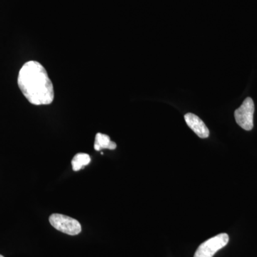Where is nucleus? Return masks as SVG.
Wrapping results in <instances>:
<instances>
[{
  "mask_svg": "<svg viewBox=\"0 0 257 257\" xmlns=\"http://www.w3.org/2000/svg\"><path fill=\"white\" fill-rule=\"evenodd\" d=\"M229 237L226 233H222L207 240L198 247L194 257H213L221 248H224Z\"/></svg>",
  "mask_w": 257,
  "mask_h": 257,
  "instance_id": "obj_3",
  "label": "nucleus"
},
{
  "mask_svg": "<svg viewBox=\"0 0 257 257\" xmlns=\"http://www.w3.org/2000/svg\"><path fill=\"white\" fill-rule=\"evenodd\" d=\"M91 162V158L88 154L78 153L74 157L72 160V169L77 172L82 170L83 167L89 165Z\"/></svg>",
  "mask_w": 257,
  "mask_h": 257,
  "instance_id": "obj_7",
  "label": "nucleus"
},
{
  "mask_svg": "<svg viewBox=\"0 0 257 257\" xmlns=\"http://www.w3.org/2000/svg\"><path fill=\"white\" fill-rule=\"evenodd\" d=\"M18 83L26 99L34 105H48L55 99V90L46 69L37 61L26 62L19 72Z\"/></svg>",
  "mask_w": 257,
  "mask_h": 257,
  "instance_id": "obj_1",
  "label": "nucleus"
},
{
  "mask_svg": "<svg viewBox=\"0 0 257 257\" xmlns=\"http://www.w3.org/2000/svg\"><path fill=\"white\" fill-rule=\"evenodd\" d=\"M186 122L189 127L192 128L193 132L197 135L199 138L204 139L209 136V130L199 116L197 115L188 113L184 116Z\"/></svg>",
  "mask_w": 257,
  "mask_h": 257,
  "instance_id": "obj_5",
  "label": "nucleus"
},
{
  "mask_svg": "<svg viewBox=\"0 0 257 257\" xmlns=\"http://www.w3.org/2000/svg\"><path fill=\"white\" fill-rule=\"evenodd\" d=\"M0 257H4L3 256V255L0 254Z\"/></svg>",
  "mask_w": 257,
  "mask_h": 257,
  "instance_id": "obj_8",
  "label": "nucleus"
},
{
  "mask_svg": "<svg viewBox=\"0 0 257 257\" xmlns=\"http://www.w3.org/2000/svg\"><path fill=\"white\" fill-rule=\"evenodd\" d=\"M50 222L56 229L71 236L79 234L82 231V226L77 219L64 214H52Z\"/></svg>",
  "mask_w": 257,
  "mask_h": 257,
  "instance_id": "obj_2",
  "label": "nucleus"
},
{
  "mask_svg": "<svg viewBox=\"0 0 257 257\" xmlns=\"http://www.w3.org/2000/svg\"><path fill=\"white\" fill-rule=\"evenodd\" d=\"M94 150L96 151H100L102 149H109V150H115L116 147V143L111 142L108 135L104 134L97 133L95 137L94 142Z\"/></svg>",
  "mask_w": 257,
  "mask_h": 257,
  "instance_id": "obj_6",
  "label": "nucleus"
},
{
  "mask_svg": "<svg viewBox=\"0 0 257 257\" xmlns=\"http://www.w3.org/2000/svg\"><path fill=\"white\" fill-rule=\"evenodd\" d=\"M253 113L254 104L252 99L246 98L242 104L235 111L234 117L239 126L246 131H250L253 127Z\"/></svg>",
  "mask_w": 257,
  "mask_h": 257,
  "instance_id": "obj_4",
  "label": "nucleus"
}]
</instances>
